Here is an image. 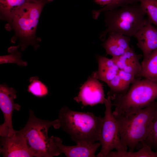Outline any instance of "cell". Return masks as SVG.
<instances>
[{"mask_svg": "<svg viewBox=\"0 0 157 157\" xmlns=\"http://www.w3.org/2000/svg\"><path fill=\"white\" fill-rule=\"evenodd\" d=\"M156 104V100L147 107L130 115L114 116L118 126L121 142L129 151H133L140 143L150 135Z\"/></svg>", "mask_w": 157, "mask_h": 157, "instance_id": "cell-3", "label": "cell"}, {"mask_svg": "<svg viewBox=\"0 0 157 157\" xmlns=\"http://www.w3.org/2000/svg\"><path fill=\"white\" fill-rule=\"evenodd\" d=\"M0 152L4 157H32L34 155L28 147L26 139L19 131L11 137L0 138Z\"/></svg>", "mask_w": 157, "mask_h": 157, "instance_id": "cell-10", "label": "cell"}, {"mask_svg": "<svg viewBox=\"0 0 157 157\" xmlns=\"http://www.w3.org/2000/svg\"><path fill=\"white\" fill-rule=\"evenodd\" d=\"M106 109L99 140L101 145L97 157H107L113 149L116 151H127L122 144L118 126L112 111L110 97L108 96L104 103Z\"/></svg>", "mask_w": 157, "mask_h": 157, "instance_id": "cell-7", "label": "cell"}, {"mask_svg": "<svg viewBox=\"0 0 157 157\" xmlns=\"http://www.w3.org/2000/svg\"><path fill=\"white\" fill-rule=\"evenodd\" d=\"M138 47L141 49L143 59L157 49V28L147 18L144 25L135 34Z\"/></svg>", "mask_w": 157, "mask_h": 157, "instance_id": "cell-11", "label": "cell"}, {"mask_svg": "<svg viewBox=\"0 0 157 157\" xmlns=\"http://www.w3.org/2000/svg\"><path fill=\"white\" fill-rule=\"evenodd\" d=\"M58 119L60 127L76 144L99 141L103 117L92 112L73 110L65 106L60 110Z\"/></svg>", "mask_w": 157, "mask_h": 157, "instance_id": "cell-1", "label": "cell"}, {"mask_svg": "<svg viewBox=\"0 0 157 157\" xmlns=\"http://www.w3.org/2000/svg\"><path fill=\"white\" fill-rule=\"evenodd\" d=\"M142 56L137 54L132 47L122 55L112 59L119 69L131 73L137 77L141 69L140 60Z\"/></svg>", "mask_w": 157, "mask_h": 157, "instance_id": "cell-14", "label": "cell"}, {"mask_svg": "<svg viewBox=\"0 0 157 157\" xmlns=\"http://www.w3.org/2000/svg\"><path fill=\"white\" fill-rule=\"evenodd\" d=\"M53 0H38L27 3L17 11L11 23L6 26L8 31L13 29L15 32L11 41L15 43L17 39L19 43L17 46L24 50L29 45H32L35 50L40 46V38L35 34L39 18L45 5Z\"/></svg>", "mask_w": 157, "mask_h": 157, "instance_id": "cell-2", "label": "cell"}, {"mask_svg": "<svg viewBox=\"0 0 157 157\" xmlns=\"http://www.w3.org/2000/svg\"><path fill=\"white\" fill-rule=\"evenodd\" d=\"M96 72L90 76L80 88L74 100L83 106H92L104 103L105 97L103 85L99 81Z\"/></svg>", "mask_w": 157, "mask_h": 157, "instance_id": "cell-9", "label": "cell"}, {"mask_svg": "<svg viewBox=\"0 0 157 157\" xmlns=\"http://www.w3.org/2000/svg\"><path fill=\"white\" fill-rule=\"evenodd\" d=\"M38 0H0L1 19L6 21V26L10 25L18 10L26 3Z\"/></svg>", "mask_w": 157, "mask_h": 157, "instance_id": "cell-16", "label": "cell"}, {"mask_svg": "<svg viewBox=\"0 0 157 157\" xmlns=\"http://www.w3.org/2000/svg\"><path fill=\"white\" fill-rule=\"evenodd\" d=\"M97 58L98 65L97 76L107 84L118 74L119 69L112 58L98 55Z\"/></svg>", "mask_w": 157, "mask_h": 157, "instance_id": "cell-15", "label": "cell"}, {"mask_svg": "<svg viewBox=\"0 0 157 157\" xmlns=\"http://www.w3.org/2000/svg\"><path fill=\"white\" fill-rule=\"evenodd\" d=\"M18 46H12L8 48V55L0 56V63H15L19 66H26L27 63L21 60V53L18 50Z\"/></svg>", "mask_w": 157, "mask_h": 157, "instance_id": "cell-20", "label": "cell"}, {"mask_svg": "<svg viewBox=\"0 0 157 157\" xmlns=\"http://www.w3.org/2000/svg\"><path fill=\"white\" fill-rule=\"evenodd\" d=\"M53 126L55 129L60 127L58 119L49 121L36 117L31 109L29 110L28 119L24 127L19 130L25 137L27 145L36 157H52L61 153L55 144L53 136L49 138L48 131Z\"/></svg>", "mask_w": 157, "mask_h": 157, "instance_id": "cell-5", "label": "cell"}, {"mask_svg": "<svg viewBox=\"0 0 157 157\" xmlns=\"http://www.w3.org/2000/svg\"><path fill=\"white\" fill-rule=\"evenodd\" d=\"M53 139L56 145L61 153L67 157H94L95 153L101 145L100 142L76 144L74 146H67L62 143L60 138L54 137Z\"/></svg>", "mask_w": 157, "mask_h": 157, "instance_id": "cell-12", "label": "cell"}, {"mask_svg": "<svg viewBox=\"0 0 157 157\" xmlns=\"http://www.w3.org/2000/svg\"><path fill=\"white\" fill-rule=\"evenodd\" d=\"M105 12L107 28L100 34L101 39L112 32L134 36L146 22L145 12L140 3L125 5Z\"/></svg>", "mask_w": 157, "mask_h": 157, "instance_id": "cell-6", "label": "cell"}, {"mask_svg": "<svg viewBox=\"0 0 157 157\" xmlns=\"http://www.w3.org/2000/svg\"><path fill=\"white\" fill-rule=\"evenodd\" d=\"M96 3L103 7L109 5L113 3L115 0H93Z\"/></svg>", "mask_w": 157, "mask_h": 157, "instance_id": "cell-25", "label": "cell"}, {"mask_svg": "<svg viewBox=\"0 0 157 157\" xmlns=\"http://www.w3.org/2000/svg\"><path fill=\"white\" fill-rule=\"evenodd\" d=\"M156 101V106L151 132L146 139L142 142L150 146L153 149L156 150H157V99Z\"/></svg>", "mask_w": 157, "mask_h": 157, "instance_id": "cell-23", "label": "cell"}, {"mask_svg": "<svg viewBox=\"0 0 157 157\" xmlns=\"http://www.w3.org/2000/svg\"><path fill=\"white\" fill-rule=\"evenodd\" d=\"M130 37L116 33H110L103 46L108 54L112 57L119 56L130 48Z\"/></svg>", "mask_w": 157, "mask_h": 157, "instance_id": "cell-13", "label": "cell"}, {"mask_svg": "<svg viewBox=\"0 0 157 157\" xmlns=\"http://www.w3.org/2000/svg\"><path fill=\"white\" fill-rule=\"evenodd\" d=\"M110 97L114 116H127L136 113L157 99V83L144 78H136L125 93Z\"/></svg>", "mask_w": 157, "mask_h": 157, "instance_id": "cell-4", "label": "cell"}, {"mask_svg": "<svg viewBox=\"0 0 157 157\" xmlns=\"http://www.w3.org/2000/svg\"><path fill=\"white\" fill-rule=\"evenodd\" d=\"M17 92L13 88L9 87L5 83L0 85V108L4 120L0 126V135L2 137H11L15 133L13 128L12 115L14 110H19L20 106L14 103Z\"/></svg>", "mask_w": 157, "mask_h": 157, "instance_id": "cell-8", "label": "cell"}, {"mask_svg": "<svg viewBox=\"0 0 157 157\" xmlns=\"http://www.w3.org/2000/svg\"><path fill=\"white\" fill-rule=\"evenodd\" d=\"M30 84L28 87V91L34 96L39 97H42L48 94L47 86L39 80L38 76L32 77L30 78Z\"/></svg>", "mask_w": 157, "mask_h": 157, "instance_id": "cell-19", "label": "cell"}, {"mask_svg": "<svg viewBox=\"0 0 157 157\" xmlns=\"http://www.w3.org/2000/svg\"><path fill=\"white\" fill-rule=\"evenodd\" d=\"M118 74L126 91L129 89L130 84L136 78V77L133 74L121 69H119Z\"/></svg>", "mask_w": 157, "mask_h": 157, "instance_id": "cell-24", "label": "cell"}, {"mask_svg": "<svg viewBox=\"0 0 157 157\" xmlns=\"http://www.w3.org/2000/svg\"><path fill=\"white\" fill-rule=\"evenodd\" d=\"M148 18L157 28V0H139Z\"/></svg>", "mask_w": 157, "mask_h": 157, "instance_id": "cell-21", "label": "cell"}, {"mask_svg": "<svg viewBox=\"0 0 157 157\" xmlns=\"http://www.w3.org/2000/svg\"><path fill=\"white\" fill-rule=\"evenodd\" d=\"M138 2H139V0H115L111 4L104 6L99 9L93 11V17L96 19L102 12L112 10L125 5L136 3Z\"/></svg>", "mask_w": 157, "mask_h": 157, "instance_id": "cell-22", "label": "cell"}, {"mask_svg": "<svg viewBox=\"0 0 157 157\" xmlns=\"http://www.w3.org/2000/svg\"><path fill=\"white\" fill-rule=\"evenodd\" d=\"M141 69L137 78H144L157 83V49L141 63Z\"/></svg>", "mask_w": 157, "mask_h": 157, "instance_id": "cell-17", "label": "cell"}, {"mask_svg": "<svg viewBox=\"0 0 157 157\" xmlns=\"http://www.w3.org/2000/svg\"><path fill=\"white\" fill-rule=\"evenodd\" d=\"M141 143L142 147L138 151H112L108 154L107 157H157V150L154 151L148 145L143 142Z\"/></svg>", "mask_w": 157, "mask_h": 157, "instance_id": "cell-18", "label": "cell"}]
</instances>
